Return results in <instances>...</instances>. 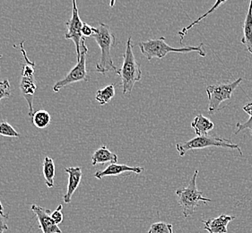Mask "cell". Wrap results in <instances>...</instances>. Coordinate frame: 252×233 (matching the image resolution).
<instances>
[{
    "mask_svg": "<svg viewBox=\"0 0 252 233\" xmlns=\"http://www.w3.org/2000/svg\"><path fill=\"white\" fill-rule=\"evenodd\" d=\"M205 44L201 42L199 45L189 46L182 48H172L166 43L165 37H160L156 40H148L141 41L138 43V47L141 53L146 57L148 60H152L154 58H163L168 53H189V52H197L199 56L205 58L207 56V52L204 49Z\"/></svg>",
    "mask_w": 252,
    "mask_h": 233,
    "instance_id": "6da1fadb",
    "label": "cell"
},
{
    "mask_svg": "<svg viewBox=\"0 0 252 233\" xmlns=\"http://www.w3.org/2000/svg\"><path fill=\"white\" fill-rule=\"evenodd\" d=\"M93 37L100 47L101 52V59L96 65V71L102 75L108 71L117 73L118 68L114 65L111 55V48L116 46V38L110 26L103 23H99L97 32Z\"/></svg>",
    "mask_w": 252,
    "mask_h": 233,
    "instance_id": "7a4b0ae2",
    "label": "cell"
},
{
    "mask_svg": "<svg viewBox=\"0 0 252 233\" xmlns=\"http://www.w3.org/2000/svg\"><path fill=\"white\" fill-rule=\"evenodd\" d=\"M116 74L121 77L122 91L124 94H130L136 82L141 80V66L134 55L131 37L127 39L126 51L123 55V64L121 69H118Z\"/></svg>",
    "mask_w": 252,
    "mask_h": 233,
    "instance_id": "3957f363",
    "label": "cell"
},
{
    "mask_svg": "<svg viewBox=\"0 0 252 233\" xmlns=\"http://www.w3.org/2000/svg\"><path fill=\"white\" fill-rule=\"evenodd\" d=\"M197 175L198 170H196L188 187L179 188L175 192L178 203L182 207V213L185 218H188L191 216L192 214H194L196 209L199 206V202L207 203L212 201L209 198L203 197V192L197 189Z\"/></svg>",
    "mask_w": 252,
    "mask_h": 233,
    "instance_id": "277c9868",
    "label": "cell"
},
{
    "mask_svg": "<svg viewBox=\"0 0 252 233\" xmlns=\"http://www.w3.org/2000/svg\"><path fill=\"white\" fill-rule=\"evenodd\" d=\"M222 147L232 150H237L241 155H243L242 149L237 144H234L231 139H226L217 136H206V137H196L191 140L184 143H179L176 145V149L180 156L183 157L187 152L196 149H205L207 147Z\"/></svg>",
    "mask_w": 252,
    "mask_h": 233,
    "instance_id": "5b68a950",
    "label": "cell"
},
{
    "mask_svg": "<svg viewBox=\"0 0 252 233\" xmlns=\"http://www.w3.org/2000/svg\"><path fill=\"white\" fill-rule=\"evenodd\" d=\"M25 41L21 42V52L25 58L26 64L23 66L22 69V77L20 82V91L22 95L26 99V102L28 103L29 107V116H32L34 114L33 112V98L35 94L37 87L34 82V74H35V63L32 61L29 60L26 50L24 48Z\"/></svg>",
    "mask_w": 252,
    "mask_h": 233,
    "instance_id": "8992f818",
    "label": "cell"
},
{
    "mask_svg": "<svg viewBox=\"0 0 252 233\" xmlns=\"http://www.w3.org/2000/svg\"><path fill=\"white\" fill-rule=\"evenodd\" d=\"M242 81V78L240 77L232 83L219 84V85H214L207 87L208 112L214 113L217 112L222 102L226 100H231L233 91H235V89L240 86Z\"/></svg>",
    "mask_w": 252,
    "mask_h": 233,
    "instance_id": "52a82bcc",
    "label": "cell"
},
{
    "mask_svg": "<svg viewBox=\"0 0 252 233\" xmlns=\"http://www.w3.org/2000/svg\"><path fill=\"white\" fill-rule=\"evenodd\" d=\"M88 49L86 45V39H84L81 44L80 59L77 61L76 66L71 69L70 72L66 75L62 80L57 82L53 87V91L59 92L62 88L72 85L77 82H88L90 76L86 70V54Z\"/></svg>",
    "mask_w": 252,
    "mask_h": 233,
    "instance_id": "ba28073f",
    "label": "cell"
},
{
    "mask_svg": "<svg viewBox=\"0 0 252 233\" xmlns=\"http://www.w3.org/2000/svg\"><path fill=\"white\" fill-rule=\"evenodd\" d=\"M84 26V22L81 20L79 16V12L77 8V4L76 1H73V13L70 19L66 22V32L65 34L66 40H72L74 41L76 49V56L77 61L80 59L81 44L84 39L82 35V28Z\"/></svg>",
    "mask_w": 252,
    "mask_h": 233,
    "instance_id": "9c48e42d",
    "label": "cell"
},
{
    "mask_svg": "<svg viewBox=\"0 0 252 233\" xmlns=\"http://www.w3.org/2000/svg\"><path fill=\"white\" fill-rule=\"evenodd\" d=\"M31 210L34 213L38 222L40 224V228L42 233H61L59 225L51 218V212L50 209L41 207L37 204H32Z\"/></svg>",
    "mask_w": 252,
    "mask_h": 233,
    "instance_id": "30bf717a",
    "label": "cell"
},
{
    "mask_svg": "<svg viewBox=\"0 0 252 233\" xmlns=\"http://www.w3.org/2000/svg\"><path fill=\"white\" fill-rule=\"evenodd\" d=\"M144 169L142 167H130L126 164H118V163H111L108 167L103 171H98L94 174V177L98 179H101L102 177H109V176H119L123 173H133L136 174H140L143 173Z\"/></svg>",
    "mask_w": 252,
    "mask_h": 233,
    "instance_id": "8fae6325",
    "label": "cell"
},
{
    "mask_svg": "<svg viewBox=\"0 0 252 233\" xmlns=\"http://www.w3.org/2000/svg\"><path fill=\"white\" fill-rule=\"evenodd\" d=\"M65 172L68 174V184H67V191L64 195L63 200L65 203L69 204L73 194L75 193L76 188H78L80 184L83 173L80 167L65 168Z\"/></svg>",
    "mask_w": 252,
    "mask_h": 233,
    "instance_id": "7c38bea8",
    "label": "cell"
},
{
    "mask_svg": "<svg viewBox=\"0 0 252 233\" xmlns=\"http://www.w3.org/2000/svg\"><path fill=\"white\" fill-rule=\"evenodd\" d=\"M234 216L221 214L217 218L208 219L203 222L205 227L204 229L209 233H227L228 224L234 220Z\"/></svg>",
    "mask_w": 252,
    "mask_h": 233,
    "instance_id": "4fadbf2b",
    "label": "cell"
},
{
    "mask_svg": "<svg viewBox=\"0 0 252 233\" xmlns=\"http://www.w3.org/2000/svg\"><path fill=\"white\" fill-rule=\"evenodd\" d=\"M191 127L197 137H206L208 136L209 132L214 129L215 124L207 116L198 114L191 122Z\"/></svg>",
    "mask_w": 252,
    "mask_h": 233,
    "instance_id": "5bb4252c",
    "label": "cell"
},
{
    "mask_svg": "<svg viewBox=\"0 0 252 233\" xmlns=\"http://www.w3.org/2000/svg\"><path fill=\"white\" fill-rule=\"evenodd\" d=\"M241 42L246 47L247 51L252 54V0L250 3L245 20L243 23V36Z\"/></svg>",
    "mask_w": 252,
    "mask_h": 233,
    "instance_id": "9a60e30c",
    "label": "cell"
},
{
    "mask_svg": "<svg viewBox=\"0 0 252 233\" xmlns=\"http://www.w3.org/2000/svg\"><path fill=\"white\" fill-rule=\"evenodd\" d=\"M117 162H118L117 154L111 152L105 146H102L99 149H97L92 156V164L94 166H95L99 163L101 164H104L107 162L117 163Z\"/></svg>",
    "mask_w": 252,
    "mask_h": 233,
    "instance_id": "2e32d148",
    "label": "cell"
},
{
    "mask_svg": "<svg viewBox=\"0 0 252 233\" xmlns=\"http://www.w3.org/2000/svg\"><path fill=\"white\" fill-rule=\"evenodd\" d=\"M55 173V164L53 160L50 157H45L43 162V176L48 188H51L54 187Z\"/></svg>",
    "mask_w": 252,
    "mask_h": 233,
    "instance_id": "e0dca14e",
    "label": "cell"
},
{
    "mask_svg": "<svg viewBox=\"0 0 252 233\" xmlns=\"http://www.w3.org/2000/svg\"><path fill=\"white\" fill-rule=\"evenodd\" d=\"M32 123L36 127L43 129L50 125L51 121V114L46 111L40 110L38 112H34V114L32 116Z\"/></svg>",
    "mask_w": 252,
    "mask_h": 233,
    "instance_id": "ac0fdd59",
    "label": "cell"
},
{
    "mask_svg": "<svg viewBox=\"0 0 252 233\" xmlns=\"http://www.w3.org/2000/svg\"><path fill=\"white\" fill-rule=\"evenodd\" d=\"M114 95H115V86L110 85L103 89L98 90L96 92L95 99L99 104L105 105L108 102H110Z\"/></svg>",
    "mask_w": 252,
    "mask_h": 233,
    "instance_id": "d6986e66",
    "label": "cell"
},
{
    "mask_svg": "<svg viewBox=\"0 0 252 233\" xmlns=\"http://www.w3.org/2000/svg\"><path fill=\"white\" fill-rule=\"evenodd\" d=\"M223 4H225V1H217V2H216L215 5L213 6L212 8H211L210 10L207 11L206 14H204L202 16H200L197 20L194 21V22L192 23L191 25H189V26H187L185 28H183L182 30H180V31L178 32V34L180 35L181 41H182V40L184 39V37L186 35L187 32H188L189 30H190L193 26H195L196 25H197V24H199V22H200V21L203 20V19H205V18H207L208 15H210V14H212L214 11L217 10V8H218L220 5H223Z\"/></svg>",
    "mask_w": 252,
    "mask_h": 233,
    "instance_id": "ffe728a7",
    "label": "cell"
},
{
    "mask_svg": "<svg viewBox=\"0 0 252 233\" xmlns=\"http://www.w3.org/2000/svg\"><path fill=\"white\" fill-rule=\"evenodd\" d=\"M243 111L248 113L250 115V118L248 119L247 121L243 122H238L236 124V128L237 130L235 131V135H237L238 133L242 131V130H245V129H250L251 130V135L252 137V102L247 103L246 105L243 106Z\"/></svg>",
    "mask_w": 252,
    "mask_h": 233,
    "instance_id": "44dd1931",
    "label": "cell"
},
{
    "mask_svg": "<svg viewBox=\"0 0 252 233\" xmlns=\"http://www.w3.org/2000/svg\"><path fill=\"white\" fill-rule=\"evenodd\" d=\"M147 233H173V226L171 223L163 222L153 223Z\"/></svg>",
    "mask_w": 252,
    "mask_h": 233,
    "instance_id": "7402d4cb",
    "label": "cell"
},
{
    "mask_svg": "<svg viewBox=\"0 0 252 233\" xmlns=\"http://www.w3.org/2000/svg\"><path fill=\"white\" fill-rule=\"evenodd\" d=\"M0 136L8 137H20L21 135L6 121L0 122Z\"/></svg>",
    "mask_w": 252,
    "mask_h": 233,
    "instance_id": "603a6c76",
    "label": "cell"
},
{
    "mask_svg": "<svg viewBox=\"0 0 252 233\" xmlns=\"http://www.w3.org/2000/svg\"><path fill=\"white\" fill-rule=\"evenodd\" d=\"M11 95L10 83L8 80L0 81V101Z\"/></svg>",
    "mask_w": 252,
    "mask_h": 233,
    "instance_id": "cb8c5ba5",
    "label": "cell"
},
{
    "mask_svg": "<svg viewBox=\"0 0 252 233\" xmlns=\"http://www.w3.org/2000/svg\"><path fill=\"white\" fill-rule=\"evenodd\" d=\"M97 32V28H94L93 26L87 25L86 23H84V26L82 28V35L84 38L87 37H93Z\"/></svg>",
    "mask_w": 252,
    "mask_h": 233,
    "instance_id": "d4e9b609",
    "label": "cell"
},
{
    "mask_svg": "<svg viewBox=\"0 0 252 233\" xmlns=\"http://www.w3.org/2000/svg\"><path fill=\"white\" fill-rule=\"evenodd\" d=\"M62 204H60L59 207L56 209L55 211L53 213H51V218L55 222L57 225L61 224L63 221V213H61V210H62Z\"/></svg>",
    "mask_w": 252,
    "mask_h": 233,
    "instance_id": "484cf974",
    "label": "cell"
},
{
    "mask_svg": "<svg viewBox=\"0 0 252 233\" xmlns=\"http://www.w3.org/2000/svg\"><path fill=\"white\" fill-rule=\"evenodd\" d=\"M8 217H4L0 214V233H4L5 231L8 230V226L6 225L5 220H7Z\"/></svg>",
    "mask_w": 252,
    "mask_h": 233,
    "instance_id": "4316f807",
    "label": "cell"
},
{
    "mask_svg": "<svg viewBox=\"0 0 252 233\" xmlns=\"http://www.w3.org/2000/svg\"><path fill=\"white\" fill-rule=\"evenodd\" d=\"M0 214H1L2 216H4V217H8V215H5V213H4V207H3V205H2L1 201H0Z\"/></svg>",
    "mask_w": 252,
    "mask_h": 233,
    "instance_id": "83f0119b",
    "label": "cell"
},
{
    "mask_svg": "<svg viewBox=\"0 0 252 233\" xmlns=\"http://www.w3.org/2000/svg\"><path fill=\"white\" fill-rule=\"evenodd\" d=\"M113 5H114V2H111V6H112Z\"/></svg>",
    "mask_w": 252,
    "mask_h": 233,
    "instance_id": "f1b7e54d",
    "label": "cell"
},
{
    "mask_svg": "<svg viewBox=\"0 0 252 233\" xmlns=\"http://www.w3.org/2000/svg\"><path fill=\"white\" fill-rule=\"evenodd\" d=\"M2 58V55H0V58Z\"/></svg>",
    "mask_w": 252,
    "mask_h": 233,
    "instance_id": "f546056e",
    "label": "cell"
}]
</instances>
